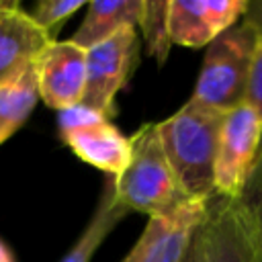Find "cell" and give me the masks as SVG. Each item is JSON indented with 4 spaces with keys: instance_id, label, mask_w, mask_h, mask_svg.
<instances>
[{
    "instance_id": "cell-9",
    "label": "cell",
    "mask_w": 262,
    "mask_h": 262,
    "mask_svg": "<svg viewBox=\"0 0 262 262\" xmlns=\"http://www.w3.org/2000/svg\"><path fill=\"white\" fill-rule=\"evenodd\" d=\"M196 262H250L246 233L233 199L211 194L196 227Z\"/></svg>"
},
{
    "instance_id": "cell-16",
    "label": "cell",
    "mask_w": 262,
    "mask_h": 262,
    "mask_svg": "<svg viewBox=\"0 0 262 262\" xmlns=\"http://www.w3.org/2000/svg\"><path fill=\"white\" fill-rule=\"evenodd\" d=\"M168 6L170 0H143L141 12L137 18V27L143 41L147 55L156 59L158 66H164L172 47L170 33H168Z\"/></svg>"
},
{
    "instance_id": "cell-7",
    "label": "cell",
    "mask_w": 262,
    "mask_h": 262,
    "mask_svg": "<svg viewBox=\"0 0 262 262\" xmlns=\"http://www.w3.org/2000/svg\"><path fill=\"white\" fill-rule=\"evenodd\" d=\"M248 0H170V41L184 47H205L242 20Z\"/></svg>"
},
{
    "instance_id": "cell-20",
    "label": "cell",
    "mask_w": 262,
    "mask_h": 262,
    "mask_svg": "<svg viewBox=\"0 0 262 262\" xmlns=\"http://www.w3.org/2000/svg\"><path fill=\"white\" fill-rule=\"evenodd\" d=\"M180 262H196V229H194V233H192V237L188 242V248H186V252H184Z\"/></svg>"
},
{
    "instance_id": "cell-12",
    "label": "cell",
    "mask_w": 262,
    "mask_h": 262,
    "mask_svg": "<svg viewBox=\"0 0 262 262\" xmlns=\"http://www.w3.org/2000/svg\"><path fill=\"white\" fill-rule=\"evenodd\" d=\"M143 0H94L86 6V16L70 39L82 49H90L125 27H137Z\"/></svg>"
},
{
    "instance_id": "cell-4",
    "label": "cell",
    "mask_w": 262,
    "mask_h": 262,
    "mask_svg": "<svg viewBox=\"0 0 262 262\" xmlns=\"http://www.w3.org/2000/svg\"><path fill=\"white\" fill-rule=\"evenodd\" d=\"M61 141L86 164L102 170L108 178H117L129 164L131 143L106 117L76 104L59 113Z\"/></svg>"
},
{
    "instance_id": "cell-19",
    "label": "cell",
    "mask_w": 262,
    "mask_h": 262,
    "mask_svg": "<svg viewBox=\"0 0 262 262\" xmlns=\"http://www.w3.org/2000/svg\"><path fill=\"white\" fill-rule=\"evenodd\" d=\"M242 20L248 23V25L256 31L258 41L262 43V0H254V2L248 0V8H246Z\"/></svg>"
},
{
    "instance_id": "cell-8",
    "label": "cell",
    "mask_w": 262,
    "mask_h": 262,
    "mask_svg": "<svg viewBox=\"0 0 262 262\" xmlns=\"http://www.w3.org/2000/svg\"><path fill=\"white\" fill-rule=\"evenodd\" d=\"M39 98L57 113L82 102L86 88V49L68 41H51L37 59Z\"/></svg>"
},
{
    "instance_id": "cell-2",
    "label": "cell",
    "mask_w": 262,
    "mask_h": 262,
    "mask_svg": "<svg viewBox=\"0 0 262 262\" xmlns=\"http://www.w3.org/2000/svg\"><path fill=\"white\" fill-rule=\"evenodd\" d=\"M129 164L117 178H113L115 196L127 211H139L149 219H162L192 203L176 180L156 123H143L129 137Z\"/></svg>"
},
{
    "instance_id": "cell-14",
    "label": "cell",
    "mask_w": 262,
    "mask_h": 262,
    "mask_svg": "<svg viewBox=\"0 0 262 262\" xmlns=\"http://www.w3.org/2000/svg\"><path fill=\"white\" fill-rule=\"evenodd\" d=\"M39 100L37 63L16 78L0 84V145L10 139L31 117Z\"/></svg>"
},
{
    "instance_id": "cell-13",
    "label": "cell",
    "mask_w": 262,
    "mask_h": 262,
    "mask_svg": "<svg viewBox=\"0 0 262 262\" xmlns=\"http://www.w3.org/2000/svg\"><path fill=\"white\" fill-rule=\"evenodd\" d=\"M127 213L129 211L115 196L113 178H106L100 199H98V205H96L88 225L84 227L80 237L74 242V246L68 250V254L59 262H90V258L100 248V244L106 239V235L127 217Z\"/></svg>"
},
{
    "instance_id": "cell-17",
    "label": "cell",
    "mask_w": 262,
    "mask_h": 262,
    "mask_svg": "<svg viewBox=\"0 0 262 262\" xmlns=\"http://www.w3.org/2000/svg\"><path fill=\"white\" fill-rule=\"evenodd\" d=\"M84 4V0H41L33 6L29 14L43 31L53 37V33Z\"/></svg>"
},
{
    "instance_id": "cell-5",
    "label": "cell",
    "mask_w": 262,
    "mask_h": 262,
    "mask_svg": "<svg viewBox=\"0 0 262 262\" xmlns=\"http://www.w3.org/2000/svg\"><path fill=\"white\" fill-rule=\"evenodd\" d=\"M139 59V33L125 27L111 39L86 49V88L82 106L111 119L117 92L127 84Z\"/></svg>"
},
{
    "instance_id": "cell-1",
    "label": "cell",
    "mask_w": 262,
    "mask_h": 262,
    "mask_svg": "<svg viewBox=\"0 0 262 262\" xmlns=\"http://www.w3.org/2000/svg\"><path fill=\"white\" fill-rule=\"evenodd\" d=\"M225 113L188 100L174 115L158 121V135L178 184L192 201L213 194L217 139Z\"/></svg>"
},
{
    "instance_id": "cell-11",
    "label": "cell",
    "mask_w": 262,
    "mask_h": 262,
    "mask_svg": "<svg viewBox=\"0 0 262 262\" xmlns=\"http://www.w3.org/2000/svg\"><path fill=\"white\" fill-rule=\"evenodd\" d=\"M51 41L55 39L16 0H4L0 6V84L37 63Z\"/></svg>"
},
{
    "instance_id": "cell-6",
    "label": "cell",
    "mask_w": 262,
    "mask_h": 262,
    "mask_svg": "<svg viewBox=\"0 0 262 262\" xmlns=\"http://www.w3.org/2000/svg\"><path fill=\"white\" fill-rule=\"evenodd\" d=\"M262 141V119L250 104H239L225 113L213 170V192L235 199L254 166Z\"/></svg>"
},
{
    "instance_id": "cell-22",
    "label": "cell",
    "mask_w": 262,
    "mask_h": 262,
    "mask_svg": "<svg viewBox=\"0 0 262 262\" xmlns=\"http://www.w3.org/2000/svg\"><path fill=\"white\" fill-rule=\"evenodd\" d=\"M2 2H4V0H0V6H2Z\"/></svg>"
},
{
    "instance_id": "cell-21",
    "label": "cell",
    "mask_w": 262,
    "mask_h": 262,
    "mask_svg": "<svg viewBox=\"0 0 262 262\" xmlns=\"http://www.w3.org/2000/svg\"><path fill=\"white\" fill-rule=\"evenodd\" d=\"M0 262H16L12 250H10L2 239H0Z\"/></svg>"
},
{
    "instance_id": "cell-15",
    "label": "cell",
    "mask_w": 262,
    "mask_h": 262,
    "mask_svg": "<svg viewBox=\"0 0 262 262\" xmlns=\"http://www.w3.org/2000/svg\"><path fill=\"white\" fill-rule=\"evenodd\" d=\"M233 201L246 233L250 262H262V141H260L254 166L239 194Z\"/></svg>"
},
{
    "instance_id": "cell-10",
    "label": "cell",
    "mask_w": 262,
    "mask_h": 262,
    "mask_svg": "<svg viewBox=\"0 0 262 262\" xmlns=\"http://www.w3.org/2000/svg\"><path fill=\"white\" fill-rule=\"evenodd\" d=\"M205 203L207 201H192L170 217L149 219L121 262H180L205 215Z\"/></svg>"
},
{
    "instance_id": "cell-18",
    "label": "cell",
    "mask_w": 262,
    "mask_h": 262,
    "mask_svg": "<svg viewBox=\"0 0 262 262\" xmlns=\"http://www.w3.org/2000/svg\"><path fill=\"white\" fill-rule=\"evenodd\" d=\"M246 104H250L262 119V43L258 45L252 61L248 90H246Z\"/></svg>"
},
{
    "instance_id": "cell-3",
    "label": "cell",
    "mask_w": 262,
    "mask_h": 262,
    "mask_svg": "<svg viewBox=\"0 0 262 262\" xmlns=\"http://www.w3.org/2000/svg\"><path fill=\"white\" fill-rule=\"evenodd\" d=\"M258 45L256 31L244 20L215 37L207 45L190 100L221 113L244 104Z\"/></svg>"
}]
</instances>
